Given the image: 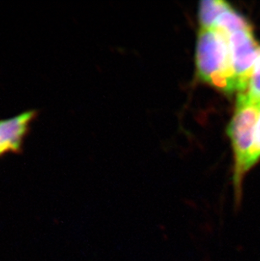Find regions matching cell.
<instances>
[{"label":"cell","instance_id":"8992f818","mask_svg":"<svg viewBox=\"0 0 260 261\" xmlns=\"http://www.w3.org/2000/svg\"><path fill=\"white\" fill-rule=\"evenodd\" d=\"M250 27L248 21L245 20V18H243L232 8H230L216 19L212 28L221 31L229 37L231 33L237 31Z\"/></svg>","mask_w":260,"mask_h":261},{"label":"cell","instance_id":"ba28073f","mask_svg":"<svg viewBox=\"0 0 260 261\" xmlns=\"http://www.w3.org/2000/svg\"><path fill=\"white\" fill-rule=\"evenodd\" d=\"M260 159V113L258 115V122L256 125L254 138H253V146L251 149L250 154L248 156L247 165H246V171L248 173L256 163H258Z\"/></svg>","mask_w":260,"mask_h":261},{"label":"cell","instance_id":"277c9868","mask_svg":"<svg viewBox=\"0 0 260 261\" xmlns=\"http://www.w3.org/2000/svg\"><path fill=\"white\" fill-rule=\"evenodd\" d=\"M38 114L39 112L32 109L0 119V158L10 154L22 153L25 139Z\"/></svg>","mask_w":260,"mask_h":261},{"label":"cell","instance_id":"3957f363","mask_svg":"<svg viewBox=\"0 0 260 261\" xmlns=\"http://www.w3.org/2000/svg\"><path fill=\"white\" fill-rule=\"evenodd\" d=\"M228 41L231 65L239 86L238 91L242 92L248 87L260 47L251 27L231 33Z\"/></svg>","mask_w":260,"mask_h":261},{"label":"cell","instance_id":"52a82bcc","mask_svg":"<svg viewBox=\"0 0 260 261\" xmlns=\"http://www.w3.org/2000/svg\"><path fill=\"white\" fill-rule=\"evenodd\" d=\"M252 98L260 102V47L258 57L251 73L250 79L245 91Z\"/></svg>","mask_w":260,"mask_h":261},{"label":"cell","instance_id":"6da1fadb","mask_svg":"<svg viewBox=\"0 0 260 261\" xmlns=\"http://www.w3.org/2000/svg\"><path fill=\"white\" fill-rule=\"evenodd\" d=\"M228 36L216 28H200L196 47L198 76L219 91H239L231 65Z\"/></svg>","mask_w":260,"mask_h":261},{"label":"cell","instance_id":"5b68a950","mask_svg":"<svg viewBox=\"0 0 260 261\" xmlns=\"http://www.w3.org/2000/svg\"><path fill=\"white\" fill-rule=\"evenodd\" d=\"M231 8L228 3L222 0H204L199 4V20L200 28H211L216 19Z\"/></svg>","mask_w":260,"mask_h":261},{"label":"cell","instance_id":"7a4b0ae2","mask_svg":"<svg viewBox=\"0 0 260 261\" xmlns=\"http://www.w3.org/2000/svg\"><path fill=\"white\" fill-rule=\"evenodd\" d=\"M260 113V102L252 98L246 91L239 92L237 97L235 111L227 134L233 147V186L236 204L242 200L243 181L247 173L246 165L253 146L256 125Z\"/></svg>","mask_w":260,"mask_h":261}]
</instances>
